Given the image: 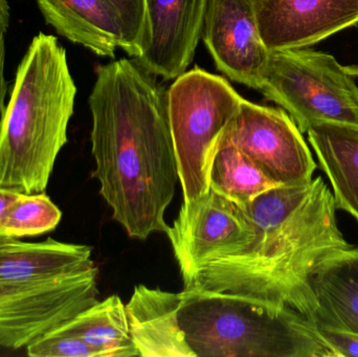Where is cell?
<instances>
[{
	"label": "cell",
	"mask_w": 358,
	"mask_h": 357,
	"mask_svg": "<svg viewBox=\"0 0 358 357\" xmlns=\"http://www.w3.org/2000/svg\"><path fill=\"white\" fill-rule=\"evenodd\" d=\"M94 177L128 236L167 233L179 182L167 89L136 59L102 65L88 98Z\"/></svg>",
	"instance_id": "obj_1"
},
{
	"label": "cell",
	"mask_w": 358,
	"mask_h": 357,
	"mask_svg": "<svg viewBox=\"0 0 358 357\" xmlns=\"http://www.w3.org/2000/svg\"><path fill=\"white\" fill-rule=\"evenodd\" d=\"M240 207L252 226L250 242L182 279L183 289L252 298L294 309L315 324L313 270L352 247L338 228L329 187L317 176L308 184L271 189Z\"/></svg>",
	"instance_id": "obj_2"
},
{
	"label": "cell",
	"mask_w": 358,
	"mask_h": 357,
	"mask_svg": "<svg viewBox=\"0 0 358 357\" xmlns=\"http://www.w3.org/2000/svg\"><path fill=\"white\" fill-rule=\"evenodd\" d=\"M126 308L143 357H338L302 314L244 296L138 285Z\"/></svg>",
	"instance_id": "obj_3"
},
{
	"label": "cell",
	"mask_w": 358,
	"mask_h": 357,
	"mask_svg": "<svg viewBox=\"0 0 358 357\" xmlns=\"http://www.w3.org/2000/svg\"><path fill=\"white\" fill-rule=\"evenodd\" d=\"M77 86L57 37L38 33L21 59L0 115V188L45 192L67 144Z\"/></svg>",
	"instance_id": "obj_4"
},
{
	"label": "cell",
	"mask_w": 358,
	"mask_h": 357,
	"mask_svg": "<svg viewBox=\"0 0 358 357\" xmlns=\"http://www.w3.org/2000/svg\"><path fill=\"white\" fill-rule=\"evenodd\" d=\"M167 98L179 182L189 203L210 191L213 159L243 98L227 79L200 67L176 78Z\"/></svg>",
	"instance_id": "obj_5"
},
{
	"label": "cell",
	"mask_w": 358,
	"mask_h": 357,
	"mask_svg": "<svg viewBox=\"0 0 358 357\" xmlns=\"http://www.w3.org/2000/svg\"><path fill=\"white\" fill-rule=\"evenodd\" d=\"M259 90L302 133L319 122L358 125V86L331 54L307 48L271 52Z\"/></svg>",
	"instance_id": "obj_6"
},
{
	"label": "cell",
	"mask_w": 358,
	"mask_h": 357,
	"mask_svg": "<svg viewBox=\"0 0 358 357\" xmlns=\"http://www.w3.org/2000/svg\"><path fill=\"white\" fill-rule=\"evenodd\" d=\"M98 268L56 281L0 282V347L18 350L99 302Z\"/></svg>",
	"instance_id": "obj_7"
},
{
	"label": "cell",
	"mask_w": 358,
	"mask_h": 357,
	"mask_svg": "<svg viewBox=\"0 0 358 357\" xmlns=\"http://www.w3.org/2000/svg\"><path fill=\"white\" fill-rule=\"evenodd\" d=\"M223 138L248 155L278 186L308 184L317 168L302 132L282 108L243 99Z\"/></svg>",
	"instance_id": "obj_8"
},
{
	"label": "cell",
	"mask_w": 358,
	"mask_h": 357,
	"mask_svg": "<svg viewBox=\"0 0 358 357\" xmlns=\"http://www.w3.org/2000/svg\"><path fill=\"white\" fill-rule=\"evenodd\" d=\"M166 235L185 279L204 264L245 247L252 230L240 205L210 189L202 196L182 203Z\"/></svg>",
	"instance_id": "obj_9"
},
{
	"label": "cell",
	"mask_w": 358,
	"mask_h": 357,
	"mask_svg": "<svg viewBox=\"0 0 358 357\" xmlns=\"http://www.w3.org/2000/svg\"><path fill=\"white\" fill-rule=\"evenodd\" d=\"M201 38L218 71L260 89L271 52L261 38L254 0H208Z\"/></svg>",
	"instance_id": "obj_10"
},
{
	"label": "cell",
	"mask_w": 358,
	"mask_h": 357,
	"mask_svg": "<svg viewBox=\"0 0 358 357\" xmlns=\"http://www.w3.org/2000/svg\"><path fill=\"white\" fill-rule=\"evenodd\" d=\"M269 52L298 50L358 23V0H254Z\"/></svg>",
	"instance_id": "obj_11"
},
{
	"label": "cell",
	"mask_w": 358,
	"mask_h": 357,
	"mask_svg": "<svg viewBox=\"0 0 358 357\" xmlns=\"http://www.w3.org/2000/svg\"><path fill=\"white\" fill-rule=\"evenodd\" d=\"M208 0H147L149 39L140 58L147 71L176 79L193 62Z\"/></svg>",
	"instance_id": "obj_12"
},
{
	"label": "cell",
	"mask_w": 358,
	"mask_h": 357,
	"mask_svg": "<svg viewBox=\"0 0 358 357\" xmlns=\"http://www.w3.org/2000/svg\"><path fill=\"white\" fill-rule=\"evenodd\" d=\"M88 245L8 239L0 243V282L56 281L84 274L96 268Z\"/></svg>",
	"instance_id": "obj_13"
},
{
	"label": "cell",
	"mask_w": 358,
	"mask_h": 357,
	"mask_svg": "<svg viewBox=\"0 0 358 357\" xmlns=\"http://www.w3.org/2000/svg\"><path fill=\"white\" fill-rule=\"evenodd\" d=\"M311 289L317 328L358 335V247L322 260L311 276Z\"/></svg>",
	"instance_id": "obj_14"
},
{
	"label": "cell",
	"mask_w": 358,
	"mask_h": 357,
	"mask_svg": "<svg viewBox=\"0 0 358 357\" xmlns=\"http://www.w3.org/2000/svg\"><path fill=\"white\" fill-rule=\"evenodd\" d=\"M306 133L331 187L336 209L358 222V125L319 122Z\"/></svg>",
	"instance_id": "obj_15"
},
{
	"label": "cell",
	"mask_w": 358,
	"mask_h": 357,
	"mask_svg": "<svg viewBox=\"0 0 358 357\" xmlns=\"http://www.w3.org/2000/svg\"><path fill=\"white\" fill-rule=\"evenodd\" d=\"M44 20L59 35L101 57H115L122 33L105 0H36Z\"/></svg>",
	"instance_id": "obj_16"
},
{
	"label": "cell",
	"mask_w": 358,
	"mask_h": 357,
	"mask_svg": "<svg viewBox=\"0 0 358 357\" xmlns=\"http://www.w3.org/2000/svg\"><path fill=\"white\" fill-rule=\"evenodd\" d=\"M62 326L92 346L100 357L140 356L132 337L127 308L119 296L96 302Z\"/></svg>",
	"instance_id": "obj_17"
},
{
	"label": "cell",
	"mask_w": 358,
	"mask_h": 357,
	"mask_svg": "<svg viewBox=\"0 0 358 357\" xmlns=\"http://www.w3.org/2000/svg\"><path fill=\"white\" fill-rule=\"evenodd\" d=\"M210 190L238 205H245L263 193L278 188L239 148L222 138L208 174Z\"/></svg>",
	"instance_id": "obj_18"
},
{
	"label": "cell",
	"mask_w": 358,
	"mask_h": 357,
	"mask_svg": "<svg viewBox=\"0 0 358 357\" xmlns=\"http://www.w3.org/2000/svg\"><path fill=\"white\" fill-rule=\"evenodd\" d=\"M61 219L62 212L45 192L19 193L2 218L0 235L15 239L39 236L52 232Z\"/></svg>",
	"instance_id": "obj_19"
},
{
	"label": "cell",
	"mask_w": 358,
	"mask_h": 357,
	"mask_svg": "<svg viewBox=\"0 0 358 357\" xmlns=\"http://www.w3.org/2000/svg\"><path fill=\"white\" fill-rule=\"evenodd\" d=\"M115 13L122 33L121 48L129 57L138 59L149 39L147 0H105Z\"/></svg>",
	"instance_id": "obj_20"
},
{
	"label": "cell",
	"mask_w": 358,
	"mask_h": 357,
	"mask_svg": "<svg viewBox=\"0 0 358 357\" xmlns=\"http://www.w3.org/2000/svg\"><path fill=\"white\" fill-rule=\"evenodd\" d=\"M25 349L31 357H100L96 350L62 324L27 344Z\"/></svg>",
	"instance_id": "obj_21"
},
{
	"label": "cell",
	"mask_w": 358,
	"mask_h": 357,
	"mask_svg": "<svg viewBox=\"0 0 358 357\" xmlns=\"http://www.w3.org/2000/svg\"><path fill=\"white\" fill-rule=\"evenodd\" d=\"M10 21V8L8 0H0V115L4 112L8 84L6 79V34Z\"/></svg>",
	"instance_id": "obj_22"
},
{
	"label": "cell",
	"mask_w": 358,
	"mask_h": 357,
	"mask_svg": "<svg viewBox=\"0 0 358 357\" xmlns=\"http://www.w3.org/2000/svg\"><path fill=\"white\" fill-rule=\"evenodd\" d=\"M320 330L338 357H358V335L328 329Z\"/></svg>",
	"instance_id": "obj_23"
},
{
	"label": "cell",
	"mask_w": 358,
	"mask_h": 357,
	"mask_svg": "<svg viewBox=\"0 0 358 357\" xmlns=\"http://www.w3.org/2000/svg\"><path fill=\"white\" fill-rule=\"evenodd\" d=\"M18 194L19 193L15 192V191L0 188V226H1L2 218H3L6 210L17 198Z\"/></svg>",
	"instance_id": "obj_24"
},
{
	"label": "cell",
	"mask_w": 358,
	"mask_h": 357,
	"mask_svg": "<svg viewBox=\"0 0 358 357\" xmlns=\"http://www.w3.org/2000/svg\"><path fill=\"white\" fill-rule=\"evenodd\" d=\"M347 73H350L352 77H358V64L351 65V66H345Z\"/></svg>",
	"instance_id": "obj_25"
},
{
	"label": "cell",
	"mask_w": 358,
	"mask_h": 357,
	"mask_svg": "<svg viewBox=\"0 0 358 357\" xmlns=\"http://www.w3.org/2000/svg\"><path fill=\"white\" fill-rule=\"evenodd\" d=\"M8 239H12L10 237L2 236L0 235V243L4 242V241L8 240Z\"/></svg>",
	"instance_id": "obj_26"
}]
</instances>
